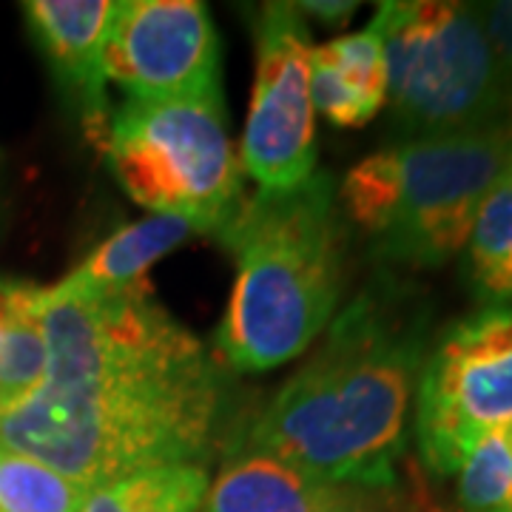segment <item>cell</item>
<instances>
[{
  "label": "cell",
  "mask_w": 512,
  "mask_h": 512,
  "mask_svg": "<svg viewBox=\"0 0 512 512\" xmlns=\"http://www.w3.org/2000/svg\"><path fill=\"white\" fill-rule=\"evenodd\" d=\"M461 512H512V441L507 430H493L458 467Z\"/></svg>",
  "instance_id": "cell-18"
},
{
  "label": "cell",
  "mask_w": 512,
  "mask_h": 512,
  "mask_svg": "<svg viewBox=\"0 0 512 512\" xmlns=\"http://www.w3.org/2000/svg\"><path fill=\"white\" fill-rule=\"evenodd\" d=\"M311 103L333 126L370 123L387 103V63L379 23L333 37L311 52Z\"/></svg>",
  "instance_id": "cell-11"
},
{
  "label": "cell",
  "mask_w": 512,
  "mask_h": 512,
  "mask_svg": "<svg viewBox=\"0 0 512 512\" xmlns=\"http://www.w3.org/2000/svg\"><path fill=\"white\" fill-rule=\"evenodd\" d=\"M464 248V276L481 308L512 305V165L478 205Z\"/></svg>",
  "instance_id": "cell-14"
},
{
  "label": "cell",
  "mask_w": 512,
  "mask_h": 512,
  "mask_svg": "<svg viewBox=\"0 0 512 512\" xmlns=\"http://www.w3.org/2000/svg\"><path fill=\"white\" fill-rule=\"evenodd\" d=\"M237 279L214 348L237 373L271 370L305 353L342 296L345 231L333 180L313 174L288 191H256L217 231Z\"/></svg>",
  "instance_id": "cell-3"
},
{
  "label": "cell",
  "mask_w": 512,
  "mask_h": 512,
  "mask_svg": "<svg viewBox=\"0 0 512 512\" xmlns=\"http://www.w3.org/2000/svg\"><path fill=\"white\" fill-rule=\"evenodd\" d=\"M46 376L0 413V450L40 461L86 493L114 478L205 464L222 421V379L200 339L146 282L40 291Z\"/></svg>",
  "instance_id": "cell-1"
},
{
  "label": "cell",
  "mask_w": 512,
  "mask_h": 512,
  "mask_svg": "<svg viewBox=\"0 0 512 512\" xmlns=\"http://www.w3.org/2000/svg\"><path fill=\"white\" fill-rule=\"evenodd\" d=\"M114 3L106 0H32L23 3L26 23L57 83L72 97L94 143H106L109 100L103 74V35Z\"/></svg>",
  "instance_id": "cell-10"
},
{
  "label": "cell",
  "mask_w": 512,
  "mask_h": 512,
  "mask_svg": "<svg viewBox=\"0 0 512 512\" xmlns=\"http://www.w3.org/2000/svg\"><path fill=\"white\" fill-rule=\"evenodd\" d=\"M311 52V29L296 3H265L259 9V63L242 134V165L262 191H288L316 174Z\"/></svg>",
  "instance_id": "cell-8"
},
{
  "label": "cell",
  "mask_w": 512,
  "mask_h": 512,
  "mask_svg": "<svg viewBox=\"0 0 512 512\" xmlns=\"http://www.w3.org/2000/svg\"><path fill=\"white\" fill-rule=\"evenodd\" d=\"M390 126L404 140H430L510 126L512 77L470 3H382Z\"/></svg>",
  "instance_id": "cell-5"
},
{
  "label": "cell",
  "mask_w": 512,
  "mask_h": 512,
  "mask_svg": "<svg viewBox=\"0 0 512 512\" xmlns=\"http://www.w3.org/2000/svg\"><path fill=\"white\" fill-rule=\"evenodd\" d=\"M487 37L493 43L495 55L501 60V66L512 77V0H498V3H484L478 6Z\"/></svg>",
  "instance_id": "cell-20"
},
{
  "label": "cell",
  "mask_w": 512,
  "mask_h": 512,
  "mask_svg": "<svg viewBox=\"0 0 512 512\" xmlns=\"http://www.w3.org/2000/svg\"><path fill=\"white\" fill-rule=\"evenodd\" d=\"M507 433H510V441H512V424H510V427H507Z\"/></svg>",
  "instance_id": "cell-22"
},
{
  "label": "cell",
  "mask_w": 512,
  "mask_h": 512,
  "mask_svg": "<svg viewBox=\"0 0 512 512\" xmlns=\"http://www.w3.org/2000/svg\"><path fill=\"white\" fill-rule=\"evenodd\" d=\"M299 6V12L308 18H319L322 23H330V26H339V23H345V20L356 12V3H345V0H336V3H316V0H305V3H296Z\"/></svg>",
  "instance_id": "cell-21"
},
{
  "label": "cell",
  "mask_w": 512,
  "mask_h": 512,
  "mask_svg": "<svg viewBox=\"0 0 512 512\" xmlns=\"http://www.w3.org/2000/svg\"><path fill=\"white\" fill-rule=\"evenodd\" d=\"M205 490V464H163L94 487L80 512H197Z\"/></svg>",
  "instance_id": "cell-15"
},
{
  "label": "cell",
  "mask_w": 512,
  "mask_h": 512,
  "mask_svg": "<svg viewBox=\"0 0 512 512\" xmlns=\"http://www.w3.org/2000/svg\"><path fill=\"white\" fill-rule=\"evenodd\" d=\"M339 495L342 487L285 458L262 450H231L197 512H328Z\"/></svg>",
  "instance_id": "cell-12"
},
{
  "label": "cell",
  "mask_w": 512,
  "mask_h": 512,
  "mask_svg": "<svg viewBox=\"0 0 512 512\" xmlns=\"http://www.w3.org/2000/svg\"><path fill=\"white\" fill-rule=\"evenodd\" d=\"M103 74L128 97L168 100L220 92V35L200 0L114 3Z\"/></svg>",
  "instance_id": "cell-9"
},
{
  "label": "cell",
  "mask_w": 512,
  "mask_h": 512,
  "mask_svg": "<svg viewBox=\"0 0 512 512\" xmlns=\"http://www.w3.org/2000/svg\"><path fill=\"white\" fill-rule=\"evenodd\" d=\"M194 234H202V228L185 217L157 214L148 220L131 222L117 234H111L103 245H97L83 259V265L60 285L72 291H117L143 282V274L157 259H163L168 251H174Z\"/></svg>",
  "instance_id": "cell-13"
},
{
  "label": "cell",
  "mask_w": 512,
  "mask_h": 512,
  "mask_svg": "<svg viewBox=\"0 0 512 512\" xmlns=\"http://www.w3.org/2000/svg\"><path fill=\"white\" fill-rule=\"evenodd\" d=\"M40 291L29 285L0 330V413L35 393L46 376V342L37 316Z\"/></svg>",
  "instance_id": "cell-16"
},
{
  "label": "cell",
  "mask_w": 512,
  "mask_h": 512,
  "mask_svg": "<svg viewBox=\"0 0 512 512\" xmlns=\"http://www.w3.org/2000/svg\"><path fill=\"white\" fill-rule=\"evenodd\" d=\"M328 512H441L421 487H342Z\"/></svg>",
  "instance_id": "cell-19"
},
{
  "label": "cell",
  "mask_w": 512,
  "mask_h": 512,
  "mask_svg": "<svg viewBox=\"0 0 512 512\" xmlns=\"http://www.w3.org/2000/svg\"><path fill=\"white\" fill-rule=\"evenodd\" d=\"M86 490L32 458L0 450V512H80Z\"/></svg>",
  "instance_id": "cell-17"
},
{
  "label": "cell",
  "mask_w": 512,
  "mask_h": 512,
  "mask_svg": "<svg viewBox=\"0 0 512 512\" xmlns=\"http://www.w3.org/2000/svg\"><path fill=\"white\" fill-rule=\"evenodd\" d=\"M510 165L512 123L404 140L350 168L342 205L384 262L439 268L467 245L478 205Z\"/></svg>",
  "instance_id": "cell-4"
},
{
  "label": "cell",
  "mask_w": 512,
  "mask_h": 512,
  "mask_svg": "<svg viewBox=\"0 0 512 512\" xmlns=\"http://www.w3.org/2000/svg\"><path fill=\"white\" fill-rule=\"evenodd\" d=\"M512 424V305L478 308L441 333L416 390V444L436 476L458 473L476 441Z\"/></svg>",
  "instance_id": "cell-7"
},
{
  "label": "cell",
  "mask_w": 512,
  "mask_h": 512,
  "mask_svg": "<svg viewBox=\"0 0 512 512\" xmlns=\"http://www.w3.org/2000/svg\"><path fill=\"white\" fill-rule=\"evenodd\" d=\"M103 148L131 200L157 214L197 222L202 234H217L245 200L222 92L168 100L128 97L109 120Z\"/></svg>",
  "instance_id": "cell-6"
},
{
  "label": "cell",
  "mask_w": 512,
  "mask_h": 512,
  "mask_svg": "<svg viewBox=\"0 0 512 512\" xmlns=\"http://www.w3.org/2000/svg\"><path fill=\"white\" fill-rule=\"evenodd\" d=\"M427 336L416 296L367 288L228 450L271 453L333 487L399 484Z\"/></svg>",
  "instance_id": "cell-2"
}]
</instances>
